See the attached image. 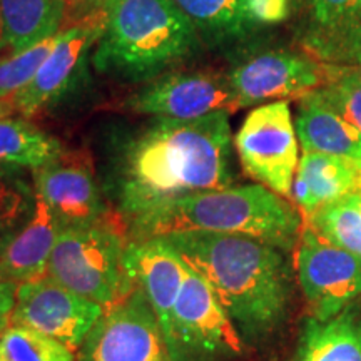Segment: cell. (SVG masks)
<instances>
[{"instance_id": "8992f818", "label": "cell", "mask_w": 361, "mask_h": 361, "mask_svg": "<svg viewBox=\"0 0 361 361\" xmlns=\"http://www.w3.org/2000/svg\"><path fill=\"white\" fill-rule=\"evenodd\" d=\"M239 164L251 179L291 201L300 141L290 101L256 106L234 135Z\"/></svg>"}, {"instance_id": "ba28073f", "label": "cell", "mask_w": 361, "mask_h": 361, "mask_svg": "<svg viewBox=\"0 0 361 361\" xmlns=\"http://www.w3.org/2000/svg\"><path fill=\"white\" fill-rule=\"evenodd\" d=\"M338 67L324 64L303 49H266L251 54L228 71L238 109L300 99L336 79Z\"/></svg>"}, {"instance_id": "ffe728a7", "label": "cell", "mask_w": 361, "mask_h": 361, "mask_svg": "<svg viewBox=\"0 0 361 361\" xmlns=\"http://www.w3.org/2000/svg\"><path fill=\"white\" fill-rule=\"evenodd\" d=\"M66 25L64 0H0V57L24 52Z\"/></svg>"}, {"instance_id": "3957f363", "label": "cell", "mask_w": 361, "mask_h": 361, "mask_svg": "<svg viewBox=\"0 0 361 361\" xmlns=\"http://www.w3.org/2000/svg\"><path fill=\"white\" fill-rule=\"evenodd\" d=\"M92 64L101 74L142 82L191 57L200 34L173 0H107Z\"/></svg>"}, {"instance_id": "83f0119b", "label": "cell", "mask_w": 361, "mask_h": 361, "mask_svg": "<svg viewBox=\"0 0 361 361\" xmlns=\"http://www.w3.org/2000/svg\"><path fill=\"white\" fill-rule=\"evenodd\" d=\"M338 67V66H336ZM316 94L324 102L336 111L343 119L353 124L356 129L361 130V82L343 74L338 67V75L333 82L324 85L322 89H316Z\"/></svg>"}, {"instance_id": "cb8c5ba5", "label": "cell", "mask_w": 361, "mask_h": 361, "mask_svg": "<svg viewBox=\"0 0 361 361\" xmlns=\"http://www.w3.org/2000/svg\"><path fill=\"white\" fill-rule=\"evenodd\" d=\"M306 226L333 246L361 256V189L306 216Z\"/></svg>"}, {"instance_id": "5b68a950", "label": "cell", "mask_w": 361, "mask_h": 361, "mask_svg": "<svg viewBox=\"0 0 361 361\" xmlns=\"http://www.w3.org/2000/svg\"><path fill=\"white\" fill-rule=\"evenodd\" d=\"M128 245L124 228L117 224L116 218L97 224L62 228L47 274L107 310L134 288L126 271Z\"/></svg>"}, {"instance_id": "7402d4cb", "label": "cell", "mask_w": 361, "mask_h": 361, "mask_svg": "<svg viewBox=\"0 0 361 361\" xmlns=\"http://www.w3.org/2000/svg\"><path fill=\"white\" fill-rule=\"evenodd\" d=\"M192 22L201 39L214 45L236 44L259 30L247 12V0H173Z\"/></svg>"}, {"instance_id": "4dcf8cb0", "label": "cell", "mask_w": 361, "mask_h": 361, "mask_svg": "<svg viewBox=\"0 0 361 361\" xmlns=\"http://www.w3.org/2000/svg\"><path fill=\"white\" fill-rule=\"evenodd\" d=\"M107 0H66V25L74 24L84 17L104 11Z\"/></svg>"}, {"instance_id": "277c9868", "label": "cell", "mask_w": 361, "mask_h": 361, "mask_svg": "<svg viewBox=\"0 0 361 361\" xmlns=\"http://www.w3.org/2000/svg\"><path fill=\"white\" fill-rule=\"evenodd\" d=\"M142 239L179 231H213L259 239L290 251L300 239L303 216L286 197L261 184L194 192L135 221Z\"/></svg>"}, {"instance_id": "d590c367", "label": "cell", "mask_w": 361, "mask_h": 361, "mask_svg": "<svg viewBox=\"0 0 361 361\" xmlns=\"http://www.w3.org/2000/svg\"><path fill=\"white\" fill-rule=\"evenodd\" d=\"M64 2H66V0H64Z\"/></svg>"}, {"instance_id": "484cf974", "label": "cell", "mask_w": 361, "mask_h": 361, "mask_svg": "<svg viewBox=\"0 0 361 361\" xmlns=\"http://www.w3.org/2000/svg\"><path fill=\"white\" fill-rule=\"evenodd\" d=\"M32 194L24 180L0 168V246L16 234L34 213Z\"/></svg>"}, {"instance_id": "d6986e66", "label": "cell", "mask_w": 361, "mask_h": 361, "mask_svg": "<svg viewBox=\"0 0 361 361\" xmlns=\"http://www.w3.org/2000/svg\"><path fill=\"white\" fill-rule=\"evenodd\" d=\"M358 189L356 162L323 152H303L291 188V201L305 216Z\"/></svg>"}, {"instance_id": "52a82bcc", "label": "cell", "mask_w": 361, "mask_h": 361, "mask_svg": "<svg viewBox=\"0 0 361 361\" xmlns=\"http://www.w3.org/2000/svg\"><path fill=\"white\" fill-rule=\"evenodd\" d=\"M166 343L173 361H207L239 355L243 338L209 283L188 264Z\"/></svg>"}, {"instance_id": "9a60e30c", "label": "cell", "mask_w": 361, "mask_h": 361, "mask_svg": "<svg viewBox=\"0 0 361 361\" xmlns=\"http://www.w3.org/2000/svg\"><path fill=\"white\" fill-rule=\"evenodd\" d=\"M308 27L301 49L324 64L361 62V0H303Z\"/></svg>"}, {"instance_id": "1f68e13d", "label": "cell", "mask_w": 361, "mask_h": 361, "mask_svg": "<svg viewBox=\"0 0 361 361\" xmlns=\"http://www.w3.org/2000/svg\"><path fill=\"white\" fill-rule=\"evenodd\" d=\"M338 67H340L343 74L351 75V78L360 80L361 82V62H358V64H355V66H350V67H341V66H338Z\"/></svg>"}, {"instance_id": "e575fe53", "label": "cell", "mask_w": 361, "mask_h": 361, "mask_svg": "<svg viewBox=\"0 0 361 361\" xmlns=\"http://www.w3.org/2000/svg\"><path fill=\"white\" fill-rule=\"evenodd\" d=\"M0 114H4V112H2V109H0Z\"/></svg>"}, {"instance_id": "30bf717a", "label": "cell", "mask_w": 361, "mask_h": 361, "mask_svg": "<svg viewBox=\"0 0 361 361\" xmlns=\"http://www.w3.org/2000/svg\"><path fill=\"white\" fill-rule=\"evenodd\" d=\"M296 273L319 322L335 318L361 295V256L333 246L306 224L298 239Z\"/></svg>"}, {"instance_id": "9c48e42d", "label": "cell", "mask_w": 361, "mask_h": 361, "mask_svg": "<svg viewBox=\"0 0 361 361\" xmlns=\"http://www.w3.org/2000/svg\"><path fill=\"white\" fill-rule=\"evenodd\" d=\"M79 350L78 361H173L159 319L137 286L104 310Z\"/></svg>"}, {"instance_id": "2e32d148", "label": "cell", "mask_w": 361, "mask_h": 361, "mask_svg": "<svg viewBox=\"0 0 361 361\" xmlns=\"http://www.w3.org/2000/svg\"><path fill=\"white\" fill-rule=\"evenodd\" d=\"M188 264L161 236L129 243L126 271L133 286H137L159 319L162 333H168L179 291L186 278Z\"/></svg>"}, {"instance_id": "d4e9b609", "label": "cell", "mask_w": 361, "mask_h": 361, "mask_svg": "<svg viewBox=\"0 0 361 361\" xmlns=\"http://www.w3.org/2000/svg\"><path fill=\"white\" fill-rule=\"evenodd\" d=\"M0 361H78L64 343L25 326H8L0 335Z\"/></svg>"}, {"instance_id": "7a4b0ae2", "label": "cell", "mask_w": 361, "mask_h": 361, "mask_svg": "<svg viewBox=\"0 0 361 361\" xmlns=\"http://www.w3.org/2000/svg\"><path fill=\"white\" fill-rule=\"evenodd\" d=\"M213 288L239 336L259 341L281 326L291 298V273L279 247L213 231L161 236Z\"/></svg>"}, {"instance_id": "4316f807", "label": "cell", "mask_w": 361, "mask_h": 361, "mask_svg": "<svg viewBox=\"0 0 361 361\" xmlns=\"http://www.w3.org/2000/svg\"><path fill=\"white\" fill-rule=\"evenodd\" d=\"M57 35L44 40L24 52L0 57V101H6L34 79L45 57L57 42Z\"/></svg>"}, {"instance_id": "836d02e7", "label": "cell", "mask_w": 361, "mask_h": 361, "mask_svg": "<svg viewBox=\"0 0 361 361\" xmlns=\"http://www.w3.org/2000/svg\"><path fill=\"white\" fill-rule=\"evenodd\" d=\"M0 281H7L6 273H4V268H2V263H0Z\"/></svg>"}, {"instance_id": "f1b7e54d", "label": "cell", "mask_w": 361, "mask_h": 361, "mask_svg": "<svg viewBox=\"0 0 361 361\" xmlns=\"http://www.w3.org/2000/svg\"><path fill=\"white\" fill-rule=\"evenodd\" d=\"M295 0H247V12L256 25H279L290 19Z\"/></svg>"}, {"instance_id": "ac0fdd59", "label": "cell", "mask_w": 361, "mask_h": 361, "mask_svg": "<svg viewBox=\"0 0 361 361\" xmlns=\"http://www.w3.org/2000/svg\"><path fill=\"white\" fill-rule=\"evenodd\" d=\"M295 128L303 152L361 162V130L333 111L314 90L298 99Z\"/></svg>"}, {"instance_id": "7c38bea8", "label": "cell", "mask_w": 361, "mask_h": 361, "mask_svg": "<svg viewBox=\"0 0 361 361\" xmlns=\"http://www.w3.org/2000/svg\"><path fill=\"white\" fill-rule=\"evenodd\" d=\"M102 314L101 305L71 291L47 274L19 284L11 326L34 329L74 351L82 346Z\"/></svg>"}, {"instance_id": "44dd1931", "label": "cell", "mask_w": 361, "mask_h": 361, "mask_svg": "<svg viewBox=\"0 0 361 361\" xmlns=\"http://www.w3.org/2000/svg\"><path fill=\"white\" fill-rule=\"evenodd\" d=\"M293 361H361V316L346 308L326 322L308 319Z\"/></svg>"}, {"instance_id": "4fadbf2b", "label": "cell", "mask_w": 361, "mask_h": 361, "mask_svg": "<svg viewBox=\"0 0 361 361\" xmlns=\"http://www.w3.org/2000/svg\"><path fill=\"white\" fill-rule=\"evenodd\" d=\"M106 13L99 11L67 25L59 32L57 42L45 57L34 79L0 106L6 114L17 112L22 117H32L66 92L85 56L97 44L104 29Z\"/></svg>"}, {"instance_id": "f546056e", "label": "cell", "mask_w": 361, "mask_h": 361, "mask_svg": "<svg viewBox=\"0 0 361 361\" xmlns=\"http://www.w3.org/2000/svg\"><path fill=\"white\" fill-rule=\"evenodd\" d=\"M17 288H19V283L0 281V335L11 326L17 301Z\"/></svg>"}, {"instance_id": "5bb4252c", "label": "cell", "mask_w": 361, "mask_h": 361, "mask_svg": "<svg viewBox=\"0 0 361 361\" xmlns=\"http://www.w3.org/2000/svg\"><path fill=\"white\" fill-rule=\"evenodd\" d=\"M35 196L52 211L62 228L97 224L111 218L99 191L92 162L84 151H62L34 169Z\"/></svg>"}, {"instance_id": "8fae6325", "label": "cell", "mask_w": 361, "mask_h": 361, "mask_svg": "<svg viewBox=\"0 0 361 361\" xmlns=\"http://www.w3.org/2000/svg\"><path fill=\"white\" fill-rule=\"evenodd\" d=\"M126 106L137 114L171 121L238 109L228 72L211 69L164 72L130 96Z\"/></svg>"}, {"instance_id": "603a6c76", "label": "cell", "mask_w": 361, "mask_h": 361, "mask_svg": "<svg viewBox=\"0 0 361 361\" xmlns=\"http://www.w3.org/2000/svg\"><path fill=\"white\" fill-rule=\"evenodd\" d=\"M64 147L29 121L0 114V168L37 169Z\"/></svg>"}, {"instance_id": "d6a6232c", "label": "cell", "mask_w": 361, "mask_h": 361, "mask_svg": "<svg viewBox=\"0 0 361 361\" xmlns=\"http://www.w3.org/2000/svg\"><path fill=\"white\" fill-rule=\"evenodd\" d=\"M356 174H358V189H361V162H356Z\"/></svg>"}, {"instance_id": "e0dca14e", "label": "cell", "mask_w": 361, "mask_h": 361, "mask_svg": "<svg viewBox=\"0 0 361 361\" xmlns=\"http://www.w3.org/2000/svg\"><path fill=\"white\" fill-rule=\"evenodd\" d=\"M62 226L49 206L35 196L34 213L0 246V263L7 281L27 283L47 276L49 261Z\"/></svg>"}, {"instance_id": "6da1fadb", "label": "cell", "mask_w": 361, "mask_h": 361, "mask_svg": "<svg viewBox=\"0 0 361 361\" xmlns=\"http://www.w3.org/2000/svg\"><path fill=\"white\" fill-rule=\"evenodd\" d=\"M229 111L191 121L157 119L129 144L119 173V207L134 224L194 192L233 186Z\"/></svg>"}]
</instances>
